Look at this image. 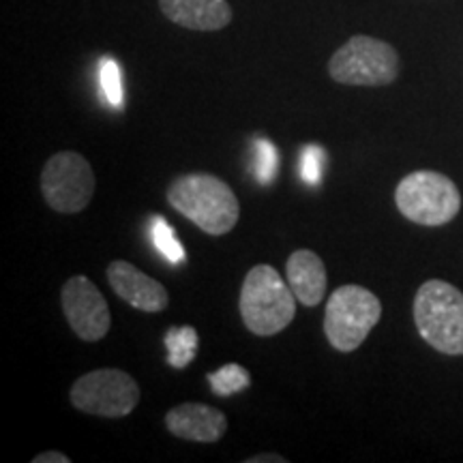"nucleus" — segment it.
I'll list each match as a JSON object with an SVG mask.
<instances>
[{
  "instance_id": "1",
  "label": "nucleus",
  "mask_w": 463,
  "mask_h": 463,
  "mask_svg": "<svg viewBox=\"0 0 463 463\" xmlns=\"http://www.w3.org/2000/svg\"><path fill=\"white\" fill-rule=\"evenodd\" d=\"M167 202L174 211L211 236L228 234L241 217L239 198L230 184L206 172L178 176L167 187Z\"/></svg>"
},
{
  "instance_id": "2",
  "label": "nucleus",
  "mask_w": 463,
  "mask_h": 463,
  "mask_svg": "<svg viewBox=\"0 0 463 463\" xmlns=\"http://www.w3.org/2000/svg\"><path fill=\"white\" fill-rule=\"evenodd\" d=\"M298 300L289 283L270 264H258L245 275L239 309L242 324L258 337H273L297 317Z\"/></svg>"
},
{
  "instance_id": "3",
  "label": "nucleus",
  "mask_w": 463,
  "mask_h": 463,
  "mask_svg": "<svg viewBox=\"0 0 463 463\" xmlns=\"http://www.w3.org/2000/svg\"><path fill=\"white\" fill-rule=\"evenodd\" d=\"M416 331L433 350L463 356V292L453 283L430 279L414 297Z\"/></svg>"
},
{
  "instance_id": "4",
  "label": "nucleus",
  "mask_w": 463,
  "mask_h": 463,
  "mask_svg": "<svg viewBox=\"0 0 463 463\" xmlns=\"http://www.w3.org/2000/svg\"><path fill=\"white\" fill-rule=\"evenodd\" d=\"M395 204L408 222L425 225V228H438L459 215L461 194L457 184L444 174L419 170L399 181Z\"/></svg>"
},
{
  "instance_id": "5",
  "label": "nucleus",
  "mask_w": 463,
  "mask_h": 463,
  "mask_svg": "<svg viewBox=\"0 0 463 463\" xmlns=\"http://www.w3.org/2000/svg\"><path fill=\"white\" fill-rule=\"evenodd\" d=\"M382 317V303L372 289L347 283L335 289L324 311V335L337 352H354Z\"/></svg>"
},
{
  "instance_id": "6",
  "label": "nucleus",
  "mask_w": 463,
  "mask_h": 463,
  "mask_svg": "<svg viewBox=\"0 0 463 463\" xmlns=\"http://www.w3.org/2000/svg\"><path fill=\"white\" fill-rule=\"evenodd\" d=\"M328 73L347 86H389L399 75V54L391 43L356 34L335 52Z\"/></svg>"
},
{
  "instance_id": "7",
  "label": "nucleus",
  "mask_w": 463,
  "mask_h": 463,
  "mask_svg": "<svg viewBox=\"0 0 463 463\" xmlns=\"http://www.w3.org/2000/svg\"><path fill=\"white\" fill-rule=\"evenodd\" d=\"M69 399L84 414L123 419L140 403V386L123 369H95L73 382Z\"/></svg>"
},
{
  "instance_id": "8",
  "label": "nucleus",
  "mask_w": 463,
  "mask_h": 463,
  "mask_svg": "<svg viewBox=\"0 0 463 463\" xmlns=\"http://www.w3.org/2000/svg\"><path fill=\"white\" fill-rule=\"evenodd\" d=\"M95 172L89 159L75 150L52 155L42 172V194L50 208L62 215H75L90 204L95 195Z\"/></svg>"
},
{
  "instance_id": "9",
  "label": "nucleus",
  "mask_w": 463,
  "mask_h": 463,
  "mask_svg": "<svg viewBox=\"0 0 463 463\" xmlns=\"http://www.w3.org/2000/svg\"><path fill=\"white\" fill-rule=\"evenodd\" d=\"M61 303L71 331L82 341H101L112 326V316L101 289L89 277L75 275L67 279L61 292Z\"/></svg>"
},
{
  "instance_id": "10",
  "label": "nucleus",
  "mask_w": 463,
  "mask_h": 463,
  "mask_svg": "<svg viewBox=\"0 0 463 463\" xmlns=\"http://www.w3.org/2000/svg\"><path fill=\"white\" fill-rule=\"evenodd\" d=\"M106 277L114 292L136 309L146 311V314H159L170 305L164 283L142 273L137 266L125 262V260L109 262Z\"/></svg>"
},
{
  "instance_id": "11",
  "label": "nucleus",
  "mask_w": 463,
  "mask_h": 463,
  "mask_svg": "<svg viewBox=\"0 0 463 463\" xmlns=\"http://www.w3.org/2000/svg\"><path fill=\"white\" fill-rule=\"evenodd\" d=\"M165 427L172 436L187 439V442L213 444L219 442L228 431V419L222 410L213 405L187 402L165 414Z\"/></svg>"
},
{
  "instance_id": "12",
  "label": "nucleus",
  "mask_w": 463,
  "mask_h": 463,
  "mask_svg": "<svg viewBox=\"0 0 463 463\" xmlns=\"http://www.w3.org/2000/svg\"><path fill=\"white\" fill-rule=\"evenodd\" d=\"M167 20L189 31H222L232 22L228 0H159Z\"/></svg>"
},
{
  "instance_id": "13",
  "label": "nucleus",
  "mask_w": 463,
  "mask_h": 463,
  "mask_svg": "<svg viewBox=\"0 0 463 463\" xmlns=\"http://www.w3.org/2000/svg\"><path fill=\"white\" fill-rule=\"evenodd\" d=\"M286 277L300 305L316 307L324 300L328 286L326 266L311 249H297L286 262Z\"/></svg>"
},
{
  "instance_id": "14",
  "label": "nucleus",
  "mask_w": 463,
  "mask_h": 463,
  "mask_svg": "<svg viewBox=\"0 0 463 463\" xmlns=\"http://www.w3.org/2000/svg\"><path fill=\"white\" fill-rule=\"evenodd\" d=\"M200 339L198 333L191 326H172L170 331L165 333V347H167V363L172 367L183 369L194 361L195 352H198Z\"/></svg>"
},
{
  "instance_id": "15",
  "label": "nucleus",
  "mask_w": 463,
  "mask_h": 463,
  "mask_svg": "<svg viewBox=\"0 0 463 463\" xmlns=\"http://www.w3.org/2000/svg\"><path fill=\"white\" fill-rule=\"evenodd\" d=\"M206 378L211 382L213 392L222 397H230L234 395V392L245 391L249 389V384H251V375H249L247 369L234 363L217 369L215 373H208Z\"/></svg>"
},
{
  "instance_id": "16",
  "label": "nucleus",
  "mask_w": 463,
  "mask_h": 463,
  "mask_svg": "<svg viewBox=\"0 0 463 463\" xmlns=\"http://www.w3.org/2000/svg\"><path fill=\"white\" fill-rule=\"evenodd\" d=\"M148 232H150V239H153V242H155V247L159 249V253L167 260V262L170 264L183 262L184 260L183 245L174 239V230L170 228V223H167L164 217L150 219Z\"/></svg>"
},
{
  "instance_id": "17",
  "label": "nucleus",
  "mask_w": 463,
  "mask_h": 463,
  "mask_svg": "<svg viewBox=\"0 0 463 463\" xmlns=\"http://www.w3.org/2000/svg\"><path fill=\"white\" fill-rule=\"evenodd\" d=\"M99 84L108 103L112 108H123L125 92H123V80H120V69L116 65L114 58H103L99 62Z\"/></svg>"
},
{
  "instance_id": "18",
  "label": "nucleus",
  "mask_w": 463,
  "mask_h": 463,
  "mask_svg": "<svg viewBox=\"0 0 463 463\" xmlns=\"http://www.w3.org/2000/svg\"><path fill=\"white\" fill-rule=\"evenodd\" d=\"M277 150L270 142L266 140H258L256 142V165H253V172H256L258 181L266 184L275 178L277 172Z\"/></svg>"
},
{
  "instance_id": "19",
  "label": "nucleus",
  "mask_w": 463,
  "mask_h": 463,
  "mask_svg": "<svg viewBox=\"0 0 463 463\" xmlns=\"http://www.w3.org/2000/svg\"><path fill=\"white\" fill-rule=\"evenodd\" d=\"M322 164H324V150L316 144H309L303 153H300V176L305 183L316 184L322 178Z\"/></svg>"
},
{
  "instance_id": "20",
  "label": "nucleus",
  "mask_w": 463,
  "mask_h": 463,
  "mask_svg": "<svg viewBox=\"0 0 463 463\" xmlns=\"http://www.w3.org/2000/svg\"><path fill=\"white\" fill-rule=\"evenodd\" d=\"M33 463H71V459L58 450H45V453L33 457Z\"/></svg>"
},
{
  "instance_id": "21",
  "label": "nucleus",
  "mask_w": 463,
  "mask_h": 463,
  "mask_svg": "<svg viewBox=\"0 0 463 463\" xmlns=\"http://www.w3.org/2000/svg\"><path fill=\"white\" fill-rule=\"evenodd\" d=\"M247 463H286L288 459L283 455H275V453H262L251 457V459H245Z\"/></svg>"
}]
</instances>
